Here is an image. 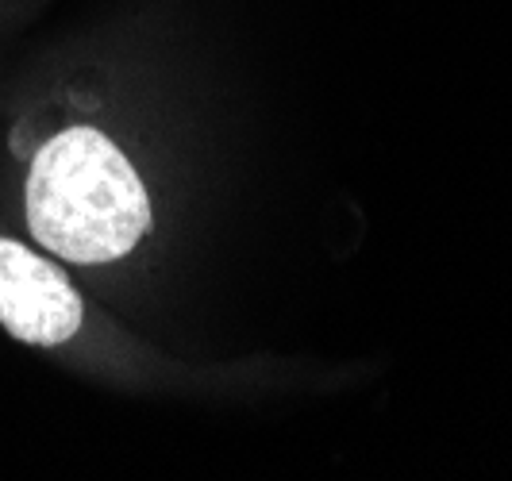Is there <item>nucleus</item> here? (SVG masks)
<instances>
[{
    "label": "nucleus",
    "instance_id": "f257e3e1",
    "mask_svg": "<svg viewBox=\"0 0 512 481\" xmlns=\"http://www.w3.org/2000/svg\"><path fill=\"white\" fill-rule=\"evenodd\" d=\"M27 239L62 266L124 262L154 228L147 181L128 151L97 124L51 131L24 170Z\"/></svg>",
    "mask_w": 512,
    "mask_h": 481
},
{
    "label": "nucleus",
    "instance_id": "f03ea898",
    "mask_svg": "<svg viewBox=\"0 0 512 481\" xmlns=\"http://www.w3.org/2000/svg\"><path fill=\"white\" fill-rule=\"evenodd\" d=\"M89 304L66 266L31 239L0 235V331L31 351H62L85 328Z\"/></svg>",
    "mask_w": 512,
    "mask_h": 481
}]
</instances>
